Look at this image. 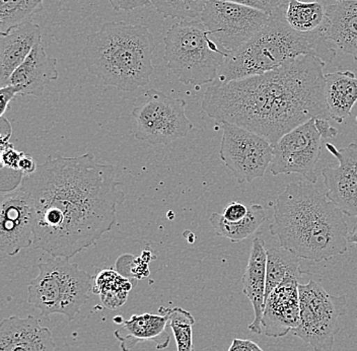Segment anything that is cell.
<instances>
[{"mask_svg": "<svg viewBox=\"0 0 357 351\" xmlns=\"http://www.w3.org/2000/svg\"><path fill=\"white\" fill-rule=\"evenodd\" d=\"M340 1H343V0H335V2H340Z\"/></svg>", "mask_w": 357, "mask_h": 351, "instance_id": "cell-41", "label": "cell"}, {"mask_svg": "<svg viewBox=\"0 0 357 351\" xmlns=\"http://www.w3.org/2000/svg\"><path fill=\"white\" fill-rule=\"evenodd\" d=\"M33 243V207L30 195L19 187L1 194L0 249L10 256Z\"/></svg>", "mask_w": 357, "mask_h": 351, "instance_id": "cell-13", "label": "cell"}, {"mask_svg": "<svg viewBox=\"0 0 357 351\" xmlns=\"http://www.w3.org/2000/svg\"><path fill=\"white\" fill-rule=\"evenodd\" d=\"M325 100L330 118L343 123L357 102L356 73L345 70L325 75Z\"/></svg>", "mask_w": 357, "mask_h": 351, "instance_id": "cell-22", "label": "cell"}, {"mask_svg": "<svg viewBox=\"0 0 357 351\" xmlns=\"http://www.w3.org/2000/svg\"><path fill=\"white\" fill-rule=\"evenodd\" d=\"M322 140L314 119L303 123L273 145L270 171L274 176L300 174L307 182L316 184V165L322 153Z\"/></svg>", "mask_w": 357, "mask_h": 351, "instance_id": "cell-12", "label": "cell"}, {"mask_svg": "<svg viewBox=\"0 0 357 351\" xmlns=\"http://www.w3.org/2000/svg\"><path fill=\"white\" fill-rule=\"evenodd\" d=\"M301 323L291 333L314 351L333 350L335 337L341 329V318L347 308L345 297L328 294L320 283L298 285Z\"/></svg>", "mask_w": 357, "mask_h": 351, "instance_id": "cell-8", "label": "cell"}, {"mask_svg": "<svg viewBox=\"0 0 357 351\" xmlns=\"http://www.w3.org/2000/svg\"><path fill=\"white\" fill-rule=\"evenodd\" d=\"M356 1H357V0H356Z\"/></svg>", "mask_w": 357, "mask_h": 351, "instance_id": "cell-42", "label": "cell"}, {"mask_svg": "<svg viewBox=\"0 0 357 351\" xmlns=\"http://www.w3.org/2000/svg\"><path fill=\"white\" fill-rule=\"evenodd\" d=\"M272 236L301 259L322 262L348 250L344 214L310 182L290 183L276 199Z\"/></svg>", "mask_w": 357, "mask_h": 351, "instance_id": "cell-3", "label": "cell"}, {"mask_svg": "<svg viewBox=\"0 0 357 351\" xmlns=\"http://www.w3.org/2000/svg\"><path fill=\"white\" fill-rule=\"evenodd\" d=\"M266 251L267 277L265 299L269 296L270 292L285 279L292 277L301 281L303 274L300 266L301 258L294 253L281 246L266 248Z\"/></svg>", "mask_w": 357, "mask_h": 351, "instance_id": "cell-24", "label": "cell"}, {"mask_svg": "<svg viewBox=\"0 0 357 351\" xmlns=\"http://www.w3.org/2000/svg\"><path fill=\"white\" fill-rule=\"evenodd\" d=\"M109 2L116 11H131L151 6V0H109Z\"/></svg>", "mask_w": 357, "mask_h": 351, "instance_id": "cell-33", "label": "cell"}, {"mask_svg": "<svg viewBox=\"0 0 357 351\" xmlns=\"http://www.w3.org/2000/svg\"><path fill=\"white\" fill-rule=\"evenodd\" d=\"M265 221L266 212L260 204L250 205L247 216L238 221H227L222 214L216 212L211 216V223L215 234L231 241H241L249 238Z\"/></svg>", "mask_w": 357, "mask_h": 351, "instance_id": "cell-23", "label": "cell"}, {"mask_svg": "<svg viewBox=\"0 0 357 351\" xmlns=\"http://www.w3.org/2000/svg\"><path fill=\"white\" fill-rule=\"evenodd\" d=\"M24 154L22 151H17L10 142L1 145V156H0L1 167L19 171L20 160Z\"/></svg>", "mask_w": 357, "mask_h": 351, "instance_id": "cell-30", "label": "cell"}, {"mask_svg": "<svg viewBox=\"0 0 357 351\" xmlns=\"http://www.w3.org/2000/svg\"><path fill=\"white\" fill-rule=\"evenodd\" d=\"M285 2L270 13L264 27L227 58L214 82H225L264 75L301 55H314L325 64L336 56L334 45L321 30L301 33L285 20Z\"/></svg>", "mask_w": 357, "mask_h": 351, "instance_id": "cell-4", "label": "cell"}, {"mask_svg": "<svg viewBox=\"0 0 357 351\" xmlns=\"http://www.w3.org/2000/svg\"><path fill=\"white\" fill-rule=\"evenodd\" d=\"M38 165L35 160L29 154H24L20 160L19 171L24 176H31L37 171Z\"/></svg>", "mask_w": 357, "mask_h": 351, "instance_id": "cell-37", "label": "cell"}, {"mask_svg": "<svg viewBox=\"0 0 357 351\" xmlns=\"http://www.w3.org/2000/svg\"><path fill=\"white\" fill-rule=\"evenodd\" d=\"M20 94H21V89L15 86H11V84L0 89V97H1L0 116L1 117H3L4 113L8 110L11 100L15 99V96L20 95Z\"/></svg>", "mask_w": 357, "mask_h": 351, "instance_id": "cell-34", "label": "cell"}, {"mask_svg": "<svg viewBox=\"0 0 357 351\" xmlns=\"http://www.w3.org/2000/svg\"><path fill=\"white\" fill-rule=\"evenodd\" d=\"M58 77L57 59L47 55L41 42L33 47L24 64L13 73L8 84L21 89V96L41 97L47 84Z\"/></svg>", "mask_w": 357, "mask_h": 351, "instance_id": "cell-18", "label": "cell"}, {"mask_svg": "<svg viewBox=\"0 0 357 351\" xmlns=\"http://www.w3.org/2000/svg\"><path fill=\"white\" fill-rule=\"evenodd\" d=\"M146 100L133 109L135 138L153 145H167L185 137L193 129L186 115L187 103L169 97L158 89L145 93Z\"/></svg>", "mask_w": 357, "mask_h": 351, "instance_id": "cell-9", "label": "cell"}, {"mask_svg": "<svg viewBox=\"0 0 357 351\" xmlns=\"http://www.w3.org/2000/svg\"><path fill=\"white\" fill-rule=\"evenodd\" d=\"M227 351H264L255 342L249 339H234Z\"/></svg>", "mask_w": 357, "mask_h": 351, "instance_id": "cell-36", "label": "cell"}, {"mask_svg": "<svg viewBox=\"0 0 357 351\" xmlns=\"http://www.w3.org/2000/svg\"><path fill=\"white\" fill-rule=\"evenodd\" d=\"M321 31L328 40L357 61V1L343 0L327 6Z\"/></svg>", "mask_w": 357, "mask_h": 351, "instance_id": "cell-20", "label": "cell"}, {"mask_svg": "<svg viewBox=\"0 0 357 351\" xmlns=\"http://www.w3.org/2000/svg\"><path fill=\"white\" fill-rule=\"evenodd\" d=\"M223 1H231L234 2V3L243 4V6L264 11V13L270 15L274 10H278L279 6L282 4L283 0H223Z\"/></svg>", "mask_w": 357, "mask_h": 351, "instance_id": "cell-31", "label": "cell"}, {"mask_svg": "<svg viewBox=\"0 0 357 351\" xmlns=\"http://www.w3.org/2000/svg\"><path fill=\"white\" fill-rule=\"evenodd\" d=\"M52 332L33 316H11L0 324V351H56Z\"/></svg>", "mask_w": 357, "mask_h": 351, "instance_id": "cell-16", "label": "cell"}, {"mask_svg": "<svg viewBox=\"0 0 357 351\" xmlns=\"http://www.w3.org/2000/svg\"><path fill=\"white\" fill-rule=\"evenodd\" d=\"M113 165L91 154L48 158L20 187L33 207V243L52 257L70 259L95 245L116 223L125 200Z\"/></svg>", "mask_w": 357, "mask_h": 351, "instance_id": "cell-1", "label": "cell"}, {"mask_svg": "<svg viewBox=\"0 0 357 351\" xmlns=\"http://www.w3.org/2000/svg\"><path fill=\"white\" fill-rule=\"evenodd\" d=\"M162 43L167 66L184 84L199 87L213 82L227 56L201 20L174 24Z\"/></svg>", "mask_w": 357, "mask_h": 351, "instance_id": "cell-6", "label": "cell"}, {"mask_svg": "<svg viewBox=\"0 0 357 351\" xmlns=\"http://www.w3.org/2000/svg\"><path fill=\"white\" fill-rule=\"evenodd\" d=\"M298 279H285L265 299L262 334L273 338L285 336L300 326L301 307Z\"/></svg>", "mask_w": 357, "mask_h": 351, "instance_id": "cell-15", "label": "cell"}, {"mask_svg": "<svg viewBox=\"0 0 357 351\" xmlns=\"http://www.w3.org/2000/svg\"><path fill=\"white\" fill-rule=\"evenodd\" d=\"M209 0H151V6L166 19L186 21L200 17Z\"/></svg>", "mask_w": 357, "mask_h": 351, "instance_id": "cell-28", "label": "cell"}, {"mask_svg": "<svg viewBox=\"0 0 357 351\" xmlns=\"http://www.w3.org/2000/svg\"><path fill=\"white\" fill-rule=\"evenodd\" d=\"M129 292L121 288H113V290H105L100 294L102 303L105 307L109 308H117L126 303L128 299Z\"/></svg>", "mask_w": 357, "mask_h": 351, "instance_id": "cell-29", "label": "cell"}, {"mask_svg": "<svg viewBox=\"0 0 357 351\" xmlns=\"http://www.w3.org/2000/svg\"><path fill=\"white\" fill-rule=\"evenodd\" d=\"M249 212V207L240 202H231L225 207L222 216L225 220L229 221H238L243 220Z\"/></svg>", "mask_w": 357, "mask_h": 351, "instance_id": "cell-32", "label": "cell"}, {"mask_svg": "<svg viewBox=\"0 0 357 351\" xmlns=\"http://www.w3.org/2000/svg\"><path fill=\"white\" fill-rule=\"evenodd\" d=\"M269 17L264 11L223 0H209L200 15L212 39L227 53L249 41Z\"/></svg>", "mask_w": 357, "mask_h": 351, "instance_id": "cell-10", "label": "cell"}, {"mask_svg": "<svg viewBox=\"0 0 357 351\" xmlns=\"http://www.w3.org/2000/svg\"><path fill=\"white\" fill-rule=\"evenodd\" d=\"M45 0H0V33H8L42 10Z\"/></svg>", "mask_w": 357, "mask_h": 351, "instance_id": "cell-26", "label": "cell"}, {"mask_svg": "<svg viewBox=\"0 0 357 351\" xmlns=\"http://www.w3.org/2000/svg\"><path fill=\"white\" fill-rule=\"evenodd\" d=\"M326 147L339 165L323 169L325 194L345 216L357 220V143L342 149L331 143H326Z\"/></svg>", "mask_w": 357, "mask_h": 351, "instance_id": "cell-14", "label": "cell"}, {"mask_svg": "<svg viewBox=\"0 0 357 351\" xmlns=\"http://www.w3.org/2000/svg\"><path fill=\"white\" fill-rule=\"evenodd\" d=\"M155 38L142 24L110 22L89 33L82 49L89 73L106 86L134 91L153 73Z\"/></svg>", "mask_w": 357, "mask_h": 351, "instance_id": "cell-5", "label": "cell"}, {"mask_svg": "<svg viewBox=\"0 0 357 351\" xmlns=\"http://www.w3.org/2000/svg\"><path fill=\"white\" fill-rule=\"evenodd\" d=\"M167 327V319L164 315L145 313L124 320L121 327L114 334L119 341L122 351L132 350L138 343L145 341L153 342L158 350H165L171 341Z\"/></svg>", "mask_w": 357, "mask_h": 351, "instance_id": "cell-21", "label": "cell"}, {"mask_svg": "<svg viewBox=\"0 0 357 351\" xmlns=\"http://www.w3.org/2000/svg\"><path fill=\"white\" fill-rule=\"evenodd\" d=\"M314 124H316L317 129H318L319 133L322 136L323 140H331V138L336 137L337 134H338V130L330 125L329 120L316 118Z\"/></svg>", "mask_w": 357, "mask_h": 351, "instance_id": "cell-35", "label": "cell"}, {"mask_svg": "<svg viewBox=\"0 0 357 351\" xmlns=\"http://www.w3.org/2000/svg\"><path fill=\"white\" fill-rule=\"evenodd\" d=\"M325 66L317 56L301 55L264 75L213 82L201 107L220 124L242 127L274 145L307 121L331 119L325 100Z\"/></svg>", "mask_w": 357, "mask_h": 351, "instance_id": "cell-2", "label": "cell"}, {"mask_svg": "<svg viewBox=\"0 0 357 351\" xmlns=\"http://www.w3.org/2000/svg\"><path fill=\"white\" fill-rule=\"evenodd\" d=\"M113 321L115 322L116 324H119V325H122L123 322H124V319L122 317H116V318L113 319Z\"/></svg>", "mask_w": 357, "mask_h": 351, "instance_id": "cell-40", "label": "cell"}, {"mask_svg": "<svg viewBox=\"0 0 357 351\" xmlns=\"http://www.w3.org/2000/svg\"><path fill=\"white\" fill-rule=\"evenodd\" d=\"M267 251L265 241L256 237L252 244L251 253L247 268L243 275L245 296L251 301L254 310V320L249 330L256 334H262V317L266 294Z\"/></svg>", "mask_w": 357, "mask_h": 351, "instance_id": "cell-19", "label": "cell"}, {"mask_svg": "<svg viewBox=\"0 0 357 351\" xmlns=\"http://www.w3.org/2000/svg\"><path fill=\"white\" fill-rule=\"evenodd\" d=\"M327 6L321 0H289L285 2V20L294 30L311 33L321 30L327 20Z\"/></svg>", "mask_w": 357, "mask_h": 351, "instance_id": "cell-25", "label": "cell"}, {"mask_svg": "<svg viewBox=\"0 0 357 351\" xmlns=\"http://www.w3.org/2000/svg\"><path fill=\"white\" fill-rule=\"evenodd\" d=\"M1 145L10 142L11 136V125L10 121L1 117Z\"/></svg>", "mask_w": 357, "mask_h": 351, "instance_id": "cell-38", "label": "cell"}, {"mask_svg": "<svg viewBox=\"0 0 357 351\" xmlns=\"http://www.w3.org/2000/svg\"><path fill=\"white\" fill-rule=\"evenodd\" d=\"M158 314L167 317V325L175 337L177 351H194L193 326L195 319L191 313L178 307H160Z\"/></svg>", "mask_w": 357, "mask_h": 351, "instance_id": "cell-27", "label": "cell"}, {"mask_svg": "<svg viewBox=\"0 0 357 351\" xmlns=\"http://www.w3.org/2000/svg\"><path fill=\"white\" fill-rule=\"evenodd\" d=\"M348 243L356 244L357 245V225L354 227L351 232L347 236Z\"/></svg>", "mask_w": 357, "mask_h": 351, "instance_id": "cell-39", "label": "cell"}, {"mask_svg": "<svg viewBox=\"0 0 357 351\" xmlns=\"http://www.w3.org/2000/svg\"><path fill=\"white\" fill-rule=\"evenodd\" d=\"M42 42L39 24L29 21L10 32L0 33V87L8 84L13 73L24 64L33 47Z\"/></svg>", "mask_w": 357, "mask_h": 351, "instance_id": "cell-17", "label": "cell"}, {"mask_svg": "<svg viewBox=\"0 0 357 351\" xmlns=\"http://www.w3.org/2000/svg\"><path fill=\"white\" fill-rule=\"evenodd\" d=\"M220 156L238 184L262 178L273 158V145L266 138L236 125L222 123Z\"/></svg>", "mask_w": 357, "mask_h": 351, "instance_id": "cell-11", "label": "cell"}, {"mask_svg": "<svg viewBox=\"0 0 357 351\" xmlns=\"http://www.w3.org/2000/svg\"><path fill=\"white\" fill-rule=\"evenodd\" d=\"M38 267L39 274L28 285V303L46 318L61 314L73 321L89 301L93 275L62 257H52Z\"/></svg>", "mask_w": 357, "mask_h": 351, "instance_id": "cell-7", "label": "cell"}]
</instances>
